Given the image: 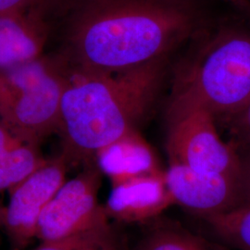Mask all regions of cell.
Segmentation results:
<instances>
[{"instance_id":"obj_5","label":"cell","mask_w":250,"mask_h":250,"mask_svg":"<svg viewBox=\"0 0 250 250\" xmlns=\"http://www.w3.org/2000/svg\"><path fill=\"white\" fill-rule=\"evenodd\" d=\"M166 148L170 163L240 178L241 160L237 149L224 141L215 117L194 103L171 100Z\"/></svg>"},{"instance_id":"obj_6","label":"cell","mask_w":250,"mask_h":250,"mask_svg":"<svg viewBox=\"0 0 250 250\" xmlns=\"http://www.w3.org/2000/svg\"><path fill=\"white\" fill-rule=\"evenodd\" d=\"M102 175L93 163L63 184L40 217L36 232L40 243L59 241L109 220L99 201Z\"/></svg>"},{"instance_id":"obj_13","label":"cell","mask_w":250,"mask_h":250,"mask_svg":"<svg viewBox=\"0 0 250 250\" xmlns=\"http://www.w3.org/2000/svg\"><path fill=\"white\" fill-rule=\"evenodd\" d=\"M133 250H231L170 221L153 224Z\"/></svg>"},{"instance_id":"obj_10","label":"cell","mask_w":250,"mask_h":250,"mask_svg":"<svg viewBox=\"0 0 250 250\" xmlns=\"http://www.w3.org/2000/svg\"><path fill=\"white\" fill-rule=\"evenodd\" d=\"M45 10L0 14V72L43 56L49 36Z\"/></svg>"},{"instance_id":"obj_2","label":"cell","mask_w":250,"mask_h":250,"mask_svg":"<svg viewBox=\"0 0 250 250\" xmlns=\"http://www.w3.org/2000/svg\"><path fill=\"white\" fill-rule=\"evenodd\" d=\"M165 60L114 74L72 72L57 133L69 167L96 163L100 149L137 130L159 94Z\"/></svg>"},{"instance_id":"obj_11","label":"cell","mask_w":250,"mask_h":250,"mask_svg":"<svg viewBox=\"0 0 250 250\" xmlns=\"http://www.w3.org/2000/svg\"><path fill=\"white\" fill-rule=\"evenodd\" d=\"M95 162L102 174L109 179L111 186L164 171L151 146L137 130L100 149L96 155Z\"/></svg>"},{"instance_id":"obj_21","label":"cell","mask_w":250,"mask_h":250,"mask_svg":"<svg viewBox=\"0 0 250 250\" xmlns=\"http://www.w3.org/2000/svg\"><path fill=\"white\" fill-rule=\"evenodd\" d=\"M55 1H56V0H55Z\"/></svg>"},{"instance_id":"obj_19","label":"cell","mask_w":250,"mask_h":250,"mask_svg":"<svg viewBox=\"0 0 250 250\" xmlns=\"http://www.w3.org/2000/svg\"><path fill=\"white\" fill-rule=\"evenodd\" d=\"M4 230V208L0 206V232Z\"/></svg>"},{"instance_id":"obj_8","label":"cell","mask_w":250,"mask_h":250,"mask_svg":"<svg viewBox=\"0 0 250 250\" xmlns=\"http://www.w3.org/2000/svg\"><path fill=\"white\" fill-rule=\"evenodd\" d=\"M165 178L175 205L203 220L238 207L240 178L203 172L179 163H170Z\"/></svg>"},{"instance_id":"obj_9","label":"cell","mask_w":250,"mask_h":250,"mask_svg":"<svg viewBox=\"0 0 250 250\" xmlns=\"http://www.w3.org/2000/svg\"><path fill=\"white\" fill-rule=\"evenodd\" d=\"M173 205L164 170L112 186L103 207L111 222L136 224L152 221Z\"/></svg>"},{"instance_id":"obj_14","label":"cell","mask_w":250,"mask_h":250,"mask_svg":"<svg viewBox=\"0 0 250 250\" xmlns=\"http://www.w3.org/2000/svg\"><path fill=\"white\" fill-rule=\"evenodd\" d=\"M29 250H128L124 236L107 220L88 230L59 241L40 243Z\"/></svg>"},{"instance_id":"obj_17","label":"cell","mask_w":250,"mask_h":250,"mask_svg":"<svg viewBox=\"0 0 250 250\" xmlns=\"http://www.w3.org/2000/svg\"><path fill=\"white\" fill-rule=\"evenodd\" d=\"M55 0H0V14L22 13L50 9Z\"/></svg>"},{"instance_id":"obj_12","label":"cell","mask_w":250,"mask_h":250,"mask_svg":"<svg viewBox=\"0 0 250 250\" xmlns=\"http://www.w3.org/2000/svg\"><path fill=\"white\" fill-rule=\"evenodd\" d=\"M38 147L19 139L0 122V191H9L45 163Z\"/></svg>"},{"instance_id":"obj_15","label":"cell","mask_w":250,"mask_h":250,"mask_svg":"<svg viewBox=\"0 0 250 250\" xmlns=\"http://www.w3.org/2000/svg\"><path fill=\"white\" fill-rule=\"evenodd\" d=\"M214 232L238 250H250V207H238L204 219Z\"/></svg>"},{"instance_id":"obj_4","label":"cell","mask_w":250,"mask_h":250,"mask_svg":"<svg viewBox=\"0 0 250 250\" xmlns=\"http://www.w3.org/2000/svg\"><path fill=\"white\" fill-rule=\"evenodd\" d=\"M71 74L58 57L44 55L0 72V122L19 139L39 146L58 133Z\"/></svg>"},{"instance_id":"obj_18","label":"cell","mask_w":250,"mask_h":250,"mask_svg":"<svg viewBox=\"0 0 250 250\" xmlns=\"http://www.w3.org/2000/svg\"><path fill=\"white\" fill-rule=\"evenodd\" d=\"M238 153L241 160L240 194L238 207H250V149L238 151Z\"/></svg>"},{"instance_id":"obj_7","label":"cell","mask_w":250,"mask_h":250,"mask_svg":"<svg viewBox=\"0 0 250 250\" xmlns=\"http://www.w3.org/2000/svg\"><path fill=\"white\" fill-rule=\"evenodd\" d=\"M69 165L60 154L9 190L4 208V230L12 250H26L36 238L37 226L45 207L67 181Z\"/></svg>"},{"instance_id":"obj_1","label":"cell","mask_w":250,"mask_h":250,"mask_svg":"<svg viewBox=\"0 0 250 250\" xmlns=\"http://www.w3.org/2000/svg\"><path fill=\"white\" fill-rule=\"evenodd\" d=\"M72 73L114 74L166 59L204 22L197 0H59Z\"/></svg>"},{"instance_id":"obj_20","label":"cell","mask_w":250,"mask_h":250,"mask_svg":"<svg viewBox=\"0 0 250 250\" xmlns=\"http://www.w3.org/2000/svg\"><path fill=\"white\" fill-rule=\"evenodd\" d=\"M242 3H244L245 5H247V6H249L250 8V0H240Z\"/></svg>"},{"instance_id":"obj_16","label":"cell","mask_w":250,"mask_h":250,"mask_svg":"<svg viewBox=\"0 0 250 250\" xmlns=\"http://www.w3.org/2000/svg\"><path fill=\"white\" fill-rule=\"evenodd\" d=\"M223 122L227 125L231 134V142L237 151L250 149V101L238 113L226 119Z\"/></svg>"},{"instance_id":"obj_3","label":"cell","mask_w":250,"mask_h":250,"mask_svg":"<svg viewBox=\"0 0 250 250\" xmlns=\"http://www.w3.org/2000/svg\"><path fill=\"white\" fill-rule=\"evenodd\" d=\"M172 100L194 103L221 120L250 101V30L224 26L180 72Z\"/></svg>"}]
</instances>
